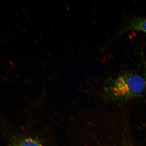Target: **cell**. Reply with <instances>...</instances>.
I'll use <instances>...</instances> for the list:
<instances>
[{"mask_svg": "<svg viewBox=\"0 0 146 146\" xmlns=\"http://www.w3.org/2000/svg\"><path fill=\"white\" fill-rule=\"evenodd\" d=\"M145 91L144 78L127 72L108 79L104 84L102 95L106 100L124 102L141 97Z\"/></svg>", "mask_w": 146, "mask_h": 146, "instance_id": "cell-1", "label": "cell"}, {"mask_svg": "<svg viewBox=\"0 0 146 146\" xmlns=\"http://www.w3.org/2000/svg\"><path fill=\"white\" fill-rule=\"evenodd\" d=\"M12 146H43L38 138L31 136H21L13 140Z\"/></svg>", "mask_w": 146, "mask_h": 146, "instance_id": "cell-2", "label": "cell"}, {"mask_svg": "<svg viewBox=\"0 0 146 146\" xmlns=\"http://www.w3.org/2000/svg\"><path fill=\"white\" fill-rule=\"evenodd\" d=\"M127 30L146 32V18L139 17L133 19L127 27Z\"/></svg>", "mask_w": 146, "mask_h": 146, "instance_id": "cell-3", "label": "cell"}, {"mask_svg": "<svg viewBox=\"0 0 146 146\" xmlns=\"http://www.w3.org/2000/svg\"><path fill=\"white\" fill-rule=\"evenodd\" d=\"M145 80V91L146 92V69L145 70V78H144Z\"/></svg>", "mask_w": 146, "mask_h": 146, "instance_id": "cell-4", "label": "cell"}]
</instances>
